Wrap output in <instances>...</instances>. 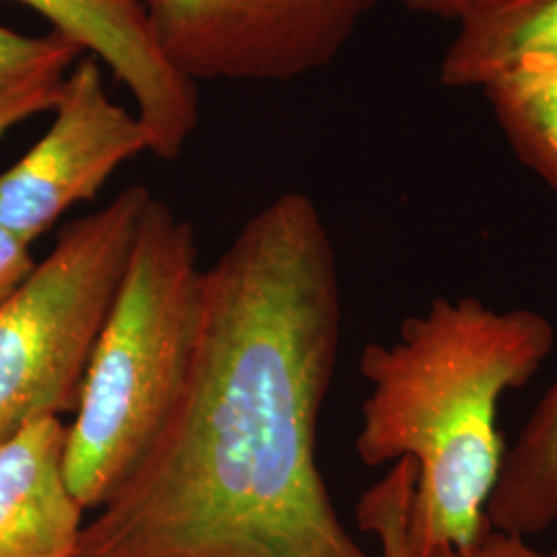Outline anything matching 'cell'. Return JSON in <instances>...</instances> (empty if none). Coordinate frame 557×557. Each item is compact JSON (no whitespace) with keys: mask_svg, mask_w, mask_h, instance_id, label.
I'll return each instance as SVG.
<instances>
[{"mask_svg":"<svg viewBox=\"0 0 557 557\" xmlns=\"http://www.w3.org/2000/svg\"><path fill=\"white\" fill-rule=\"evenodd\" d=\"M416 487V462L400 458L359 498V527L379 539L380 557H418L413 545Z\"/></svg>","mask_w":557,"mask_h":557,"instance_id":"cell-12","label":"cell"},{"mask_svg":"<svg viewBox=\"0 0 557 557\" xmlns=\"http://www.w3.org/2000/svg\"><path fill=\"white\" fill-rule=\"evenodd\" d=\"M531 57L557 59V0H506L460 23L440 64V83L455 89L483 87Z\"/></svg>","mask_w":557,"mask_h":557,"instance_id":"cell-9","label":"cell"},{"mask_svg":"<svg viewBox=\"0 0 557 557\" xmlns=\"http://www.w3.org/2000/svg\"><path fill=\"white\" fill-rule=\"evenodd\" d=\"M17 2L103 62L135 101V114L151 135V153L178 160L199 126V91L163 54L143 0Z\"/></svg>","mask_w":557,"mask_h":557,"instance_id":"cell-7","label":"cell"},{"mask_svg":"<svg viewBox=\"0 0 557 557\" xmlns=\"http://www.w3.org/2000/svg\"><path fill=\"white\" fill-rule=\"evenodd\" d=\"M485 518L490 527L520 537L556 524L557 380L506 450Z\"/></svg>","mask_w":557,"mask_h":557,"instance_id":"cell-10","label":"cell"},{"mask_svg":"<svg viewBox=\"0 0 557 557\" xmlns=\"http://www.w3.org/2000/svg\"><path fill=\"white\" fill-rule=\"evenodd\" d=\"M341 335L329 227L308 195L283 193L205 269L186 391L77 557H372L317 460Z\"/></svg>","mask_w":557,"mask_h":557,"instance_id":"cell-1","label":"cell"},{"mask_svg":"<svg viewBox=\"0 0 557 557\" xmlns=\"http://www.w3.org/2000/svg\"><path fill=\"white\" fill-rule=\"evenodd\" d=\"M518 158L557 195V59H522L483 87Z\"/></svg>","mask_w":557,"mask_h":557,"instance_id":"cell-11","label":"cell"},{"mask_svg":"<svg viewBox=\"0 0 557 557\" xmlns=\"http://www.w3.org/2000/svg\"><path fill=\"white\" fill-rule=\"evenodd\" d=\"M153 195L133 184L71 221L0 301V444L27 423L77 411L103 322Z\"/></svg>","mask_w":557,"mask_h":557,"instance_id":"cell-4","label":"cell"},{"mask_svg":"<svg viewBox=\"0 0 557 557\" xmlns=\"http://www.w3.org/2000/svg\"><path fill=\"white\" fill-rule=\"evenodd\" d=\"M425 557H557V554L539 552L520 535L504 533L494 527H487L478 541L465 547L438 549Z\"/></svg>","mask_w":557,"mask_h":557,"instance_id":"cell-15","label":"cell"},{"mask_svg":"<svg viewBox=\"0 0 557 557\" xmlns=\"http://www.w3.org/2000/svg\"><path fill=\"white\" fill-rule=\"evenodd\" d=\"M50 112L46 135L0 174V225L29 246L69 209L96 199L120 165L151 153L147 126L112 100L94 57L64 75Z\"/></svg>","mask_w":557,"mask_h":557,"instance_id":"cell-6","label":"cell"},{"mask_svg":"<svg viewBox=\"0 0 557 557\" xmlns=\"http://www.w3.org/2000/svg\"><path fill=\"white\" fill-rule=\"evenodd\" d=\"M66 425L27 423L0 444V557H77L85 508L64 473Z\"/></svg>","mask_w":557,"mask_h":557,"instance_id":"cell-8","label":"cell"},{"mask_svg":"<svg viewBox=\"0 0 557 557\" xmlns=\"http://www.w3.org/2000/svg\"><path fill=\"white\" fill-rule=\"evenodd\" d=\"M81 52L79 46L54 32L38 38L0 25V91L44 73H66Z\"/></svg>","mask_w":557,"mask_h":557,"instance_id":"cell-13","label":"cell"},{"mask_svg":"<svg viewBox=\"0 0 557 557\" xmlns=\"http://www.w3.org/2000/svg\"><path fill=\"white\" fill-rule=\"evenodd\" d=\"M398 2L416 13L432 15L438 20L455 21L460 25L485 11H492L494 7H498L506 0H398Z\"/></svg>","mask_w":557,"mask_h":557,"instance_id":"cell-17","label":"cell"},{"mask_svg":"<svg viewBox=\"0 0 557 557\" xmlns=\"http://www.w3.org/2000/svg\"><path fill=\"white\" fill-rule=\"evenodd\" d=\"M29 248V244L0 225V301L9 298L36 267Z\"/></svg>","mask_w":557,"mask_h":557,"instance_id":"cell-16","label":"cell"},{"mask_svg":"<svg viewBox=\"0 0 557 557\" xmlns=\"http://www.w3.org/2000/svg\"><path fill=\"white\" fill-rule=\"evenodd\" d=\"M379 0H143L163 54L195 85L289 83L326 69Z\"/></svg>","mask_w":557,"mask_h":557,"instance_id":"cell-5","label":"cell"},{"mask_svg":"<svg viewBox=\"0 0 557 557\" xmlns=\"http://www.w3.org/2000/svg\"><path fill=\"white\" fill-rule=\"evenodd\" d=\"M535 310L436 298L393 343L366 345L368 382L356 453L366 467L411 458L416 556L465 547L490 527L485 506L506 455L499 398L527 386L554 349Z\"/></svg>","mask_w":557,"mask_h":557,"instance_id":"cell-2","label":"cell"},{"mask_svg":"<svg viewBox=\"0 0 557 557\" xmlns=\"http://www.w3.org/2000/svg\"><path fill=\"white\" fill-rule=\"evenodd\" d=\"M202 275L195 227L151 197L66 430L64 473L85 510L119 490L176 411L199 347Z\"/></svg>","mask_w":557,"mask_h":557,"instance_id":"cell-3","label":"cell"},{"mask_svg":"<svg viewBox=\"0 0 557 557\" xmlns=\"http://www.w3.org/2000/svg\"><path fill=\"white\" fill-rule=\"evenodd\" d=\"M64 75L66 73H44L0 91V139L21 122L50 112L59 100Z\"/></svg>","mask_w":557,"mask_h":557,"instance_id":"cell-14","label":"cell"}]
</instances>
